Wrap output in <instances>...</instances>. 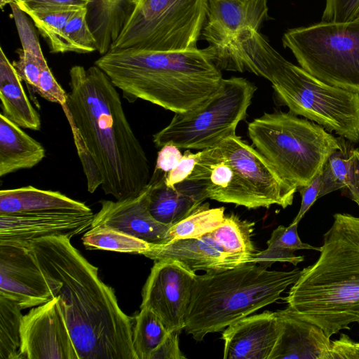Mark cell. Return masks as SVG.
I'll return each mask as SVG.
<instances>
[{"mask_svg":"<svg viewBox=\"0 0 359 359\" xmlns=\"http://www.w3.org/2000/svg\"><path fill=\"white\" fill-rule=\"evenodd\" d=\"M20 8L32 20L40 34L47 41L51 53H67L63 39L64 28L69 18L80 8L60 6Z\"/></svg>","mask_w":359,"mask_h":359,"instance_id":"cell-28","label":"cell"},{"mask_svg":"<svg viewBox=\"0 0 359 359\" xmlns=\"http://www.w3.org/2000/svg\"><path fill=\"white\" fill-rule=\"evenodd\" d=\"M36 93L43 99L60 105L66 102L67 93L57 83L47 63L42 68Z\"/></svg>","mask_w":359,"mask_h":359,"instance_id":"cell-38","label":"cell"},{"mask_svg":"<svg viewBox=\"0 0 359 359\" xmlns=\"http://www.w3.org/2000/svg\"><path fill=\"white\" fill-rule=\"evenodd\" d=\"M182 156L177 147L173 144H165L161 147L158 152L154 170L168 173L177 165Z\"/></svg>","mask_w":359,"mask_h":359,"instance_id":"cell-43","label":"cell"},{"mask_svg":"<svg viewBox=\"0 0 359 359\" xmlns=\"http://www.w3.org/2000/svg\"><path fill=\"white\" fill-rule=\"evenodd\" d=\"M88 250H104L121 253L142 255L151 244L115 229L96 226L82 236Z\"/></svg>","mask_w":359,"mask_h":359,"instance_id":"cell-29","label":"cell"},{"mask_svg":"<svg viewBox=\"0 0 359 359\" xmlns=\"http://www.w3.org/2000/svg\"><path fill=\"white\" fill-rule=\"evenodd\" d=\"M69 79L70 90L61 106L88 191L100 187L117 201L137 196L150 181V166L116 87L96 65H74Z\"/></svg>","mask_w":359,"mask_h":359,"instance_id":"cell-1","label":"cell"},{"mask_svg":"<svg viewBox=\"0 0 359 359\" xmlns=\"http://www.w3.org/2000/svg\"><path fill=\"white\" fill-rule=\"evenodd\" d=\"M350 168L346 188L351 199L359 206V150L351 149Z\"/></svg>","mask_w":359,"mask_h":359,"instance_id":"cell-45","label":"cell"},{"mask_svg":"<svg viewBox=\"0 0 359 359\" xmlns=\"http://www.w3.org/2000/svg\"><path fill=\"white\" fill-rule=\"evenodd\" d=\"M19 304L0 295V359H18L23 315Z\"/></svg>","mask_w":359,"mask_h":359,"instance_id":"cell-32","label":"cell"},{"mask_svg":"<svg viewBox=\"0 0 359 359\" xmlns=\"http://www.w3.org/2000/svg\"><path fill=\"white\" fill-rule=\"evenodd\" d=\"M331 359H359V342L341 334L339 339L332 341Z\"/></svg>","mask_w":359,"mask_h":359,"instance_id":"cell-44","label":"cell"},{"mask_svg":"<svg viewBox=\"0 0 359 359\" xmlns=\"http://www.w3.org/2000/svg\"><path fill=\"white\" fill-rule=\"evenodd\" d=\"M165 175L154 170L151 176L149 210L156 221L171 226L196 211L208 198L203 183L186 180L169 187Z\"/></svg>","mask_w":359,"mask_h":359,"instance_id":"cell-20","label":"cell"},{"mask_svg":"<svg viewBox=\"0 0 359 359\" xmlns=\"http://www.w3.org/2000/svg\"><path fill=\"white\" fill-rule=\"evenodd\" d=\"M353 19L359 20V10L358 11L355 15L354 16V18L352 20H353Z\"/></svg>","mask_w":359,"mask_h":359,"instance_id":"cell-46","label":"cell"},{"mask_svg":"<svg viewBox=\"0 0 359 359\" xmlns=\"http://www.w3.org/2000/svg\"><path fill=\"white\" fill-rule=\"evenodd\" d=\"M46 156L43 146L0 114V177L32 168Z\"/></svg>","mask_w":359,"mask_h":359,"instance_id":"cell-23","label":"cell"},{"mask_svg":"<svg viewBox=\"0 0 359 359\" xmlns=\"http://www.w3.org/2000/svg\"><path fill=\"white\" fill-rule=\"evenodd\" d=\"M318 260L302 270L284 300L330 338L359 324V217L336 213Z\"/></svg>","mask_w":359,"mask_h":359,"instance_id":"cell-4","label":"cell"},{"mask_svg":"<svg viewBox=\"0 0 359 359\" xmlns=\"http://www.w3.org/2000/svg\"><path fill=\"white\" fill-rule=\"evenodd\" d=\"M57 297L79 359H137L133 345L135 319L120 308L98 269L66 237H48L28 246Z\"/></svg>","mask_w":359,"mask_h":359,"instance_id":"cell-2","label":"cell"},{"mask_svg":"<svg viewBox=\"0 0 359 359\" xmlns=\"http://www.w3.org/2000/svg\"><path fill=\"white\" fill-rule=\"evenodd\" d=\"M22 79L0 48V100L2 114L22 128L39 130L41 118L30 103L22 85Z\"/></svg>","mask_w":359,"mask_h":359,"instance_id":"cell-24","label":"cell"},{"mask_svg":"<svg viewBox=\"0 0 359 359\" xmlns=\"http://www.w3.org/2000/svg\"><path fill=\"white\" fill-rule=\"evenodd\" d=\"M264 78L289 111L359 143V93L319 80L287 61L271 46L265 56Z\"/></svg>","mask_w":359,"mask_h":359,"instance_id":"cell-7","label":"cell"},{"mask_svg":"<svg viewBox=\"0 0 359 359\" xmlns=\"http://www.w3.org/2000/svg\"><path fill=\"white\" fill-rule=\"evenodd\" d=\"M207 9L208 0H144L136 5L110 50L178 51L196 48Z\"/></svg>","mask_w":359,"mask_h":359,"instance_id":"cell-10","label":"cell"},{"mask_svg":"<svg viewBox=\"0 0 359 359\" xmlns=\"http://www.w3.org/2000/svg\"><path fill=\"white\" fill-rule=\"evenodd\" d=\"M294 252L287 248L268 246L266 250L255 253L250 263L257 264L267 269L276 262H289L296 266L304 261V257L296 255Z\"/></svg>","mask_w":359,"mask_h":359,"instance_id":"cell-36","label":"cell"},{"mask_svg":"<svg viewBox=\"0 0 359 359\" xmlns=\"http://www.w3.org/2000/svg\"><path fill=\"white\" fill-rule=\"evenodd\" d=\"M254 226L255 222L242 220L236 215H225L217 229L201 238L240 266L250 263L255 253L252 241Z\"/></svg>","mask_w":359,"mask_h":359,"instance_id":"cell-26","label":"cell"},{"mask_svg":"<svg viewBox=\"0 0 359 359\" xmlns=\"http://www.w3.org/2000/svg\"><path fill=\"white\" fill-rule=\"evenodd\" d=\"M94 214L0 215V244L27 247L36 239H71L91 228Z\"/></svg>","mask_w":359,"mask_h":359,"instance_id":"cell-16","label":"cell"},{"mask_svg":"<svg viewBox=\"0 0 359 359\" xmlns=\"http://www.w3.org/2000/svg\"><path fill=\"white\" fill-rule=\"evenodd\" d=\"M300 67L319 80L359 93V20L320 21L288 29L282 39Z\"/></svg>","mask_w":359,"mask_h":359,"instance_id":"cell-8","label":"cell"},{"mask_svg":"<svg viewBox=\"0 0 359 359\" xmlns=\"http://www.w3.org/2000/svg\"><path fill=\"white\" fill-rule=\"evenodd\" d=\"M280 332L276 311L245 316L223 331V358L270 359Z\"/></svg>","mask_w":359,"mask_h":359,"instance_id":"cell-17","label":"cell"},{"mask_svg":"<svg viewBox=\"0 0 359 359\" xmlns=\"http://www.w3.org/2000/svg\"><path fill=\"white\" fill-rule=\"evenodd\" d=\"M358 10L359 0H325L322 21H349Z\"/></svg>","mask_w":359,"mask_h":359,"instance_id":"cell-37","label":"cell"},{"mask_svg":"<svg viewBox=\"0 0 359 359\" xmlns=\"http://www.w3.org/2000/svg\"><path fill=\"white\" fill-rule=\"evenodd\" d=\"M302 270H268L244 264L219 272L197 275L184 318V330L196 341L219 332L281 298Z\"/></svg>","mask_w":359,"mask_h":359,"instance_id":"cell-5","label":"cell"},{"mask_svg":"<svg viewBox=\"0 0 359 359\" xmlns=\"http://www.w3.org/2000/svg\"><path fill=\"white\" fill-rule=\"evenodd\" d=\"M200 155L201 151L194 154L190 151V149H187L177 165L168 173H165V184L169 187H174L186 180L192 173Z\"/></svg>","mask_w":359,"mask_h":359,"instance_id":"cell-39","label":"cell"},{"mask_svg":"<svg viewBox=\"0 0 359 359\" xmlns=\"http://www.w3.org/2000/svg\"><path fill=\"white\" fill-rule=\"evenodd\" d=\"M297 223L292 222L285 227L283 225L278 226L271 233V238L267 241V246L280 247L292 250H320V247H315L308 243H303L297 233Z\"/></svg>","mask_w":359,"mask_h":359,"instance_id":"cell-35","label":"cell"},{"mask_svg":"<svg viewBox=\"0 0 359 359\" xmlns=\"http://www.w3.org/2000/svg\"><path fill=\"white\" fill-rule=\"evenodd\" d=\"M93 0H1V7L11 3L20 8H36L39 7L74 6L84 8L89 6Z\"/></svg>","mask_w":359,"mask_h":359,"instance_id":"cell-40","label":"cell"},{"mask_svg":"<svg viewBox=\"0 0 359 359\" xmlns=\"http://www.w3.org/2000/svg\"><path fill=\"white\" fill-rule=\"evenodd\" d=\"M350 152L344 144L327 159L321 171V186L318 198L346 187L350 168Z\"/></svg>","mask_w":359,"mask_h":359,"instance_id":"cell-34","label":"cell"},{"mask_svg":"<svg viewBox=\"0 0 359 359\" xmlns=\"http://www.w3.org/2000/svg\"><path fill=\"white\" fill-rule=\"evenodd\" d=\"M87 14V7L80 8L67 20L63 31L67 53L97 51L96 41L88 22Z\"/></svg>","mask_w":359,"mask_h":359,"instance_id":"cell-33","label":"cell"},{"mask_svg":"<svg viewBox=\"0 0 359 359\" xmlns=\"http://www.w3.org/2000/svg\"><path fill=\"white\" fill-rule=\"evenodd\" d=\"M224 217V207L210 208L208 203H202L193 213L171 226L168 237L170 241L201 238L217 229Z\"/></svg>","mask_w":359,"mask_h":359,"instance_id":"cell-31","label":"cell"},{"mask_svg":"<svg viewBox=\"0 0 359 359\" xmlns=\"http://www.w3.org/2000/svg\"><path fill=\"white\" fill-rule=\"evenodd\" d=\"M151 187L149 182L136 197L116 201L102 200L101 208L94 215L91 227L109 226L153 245L168 243L170 226L156 221L149 210Z\"/></svg>","mask_w":359,"mask_h":359,"instance_id":"cell-15","label":"cell"},{"mask_svg":"<svg viewBox=\"0 0 359 359\" xmlns=\"http://www.w3.org/2000/svg\"><path fill=\"white\" fill-rule=\"evenodd\" d=\"M212 150L229 166L231 180L215 201L248 209L292 204L297 188L285 182L269 162L253 147L236 134Z\"/></svg>","mask_w":359,"mask_h":359,"instance_id":"cell-11","label":"cell"},{"mask_svg":"<svg viewBox=\"0 0 359 359\" xmlns=\"http://www.w3.org/2000/svg\"><path fill=\"white\" fill-rule=\"evenodd\" d=\"M142 255L154 261L176 259L195 272H219L238 266L223 252L201 238L178 239L164 244H151Z\"/></svg>","mask_w":359,"mask_h":359,"instance_id":"cell-22","label":"cell"},{"mask_svg":"<svg viewBox=\"0 0 359 359\" xmlns=\"http://www.w3.org/2000/svg\"><path fill=\"white\" fill-rule=\"evenodd\" d=\"M322 171V170H321ZM321 186V172H319L312 181L306 186L298 188L302 196L300 209L293 220V223L300 222L305 213L310 209L311 205L318 198Z\"/></svg>","mask_w":359,"mask_h":359,"instance_id":"cell-41","label":"cell"},{"mask_svg":"<svg viewBox=\"0 0 359 359\" xmlns=\"http://www.w3.org/2000/svg\"><path fill=\"white\" fill-rule=\"evenodd\" d=\"M136 0H93L87 19L95 36L97 51L107 53L131 17Z\"/></svg>","mask_w":359,"mask_h":359,"instance_id":"cell-25","label":"cell"},{"mask_svg":"<svg viewBox=\"0 0 359 359\" xmlns=\"http://www.w3.org/2000/svg\"><path fill=\"white\" fill-rule=\"evenodd\" d=\"M22 49L18 50L19 59L13 62L22 80L36 93L43 67L47 63L41 49L33 23L28 20L16 25Z\"/></svg>","mask_w":359,"mask_h":359,"instance_id":"cell-27","label":"cell"},{"mask_svg":"<svg viewBox=\"0 0 359 359\" xmlns=\"http://www.w3.org/2000/svg\"><path fill=\"white\" fill-rule=\"evenodd\" d=\"M0 295L16 302L22 309L53 299L43 273L29 248L0 244Z\"/></svg>","mask_w":359,"mask_h":359,"instance_id":"cell-14","label":"cell"},{"mask_svg":"<svg viewBox=\"0 0 359 359\" xmlns=\"http://www.w3.org/2000/svg\"><path fill=\"white\" fill-rule=\"evenodd\" d=\"M134 319V351L137 359H151L169 332L159 318L147 308H140Z\"/></svg>","mask_w":359,"mask_h":359,"instance_id":"cell-30","label":"cell"},{"mask_svg":"<svg viewBox=\"0 0 359 359\" xmlns=\"http://www.w3.org/2000/svg\"><path fill=\"white\" fill-rule=\"evenodd\" d=\"M257 90L243 77L224 79L217 93L197 108L175 113L170 123L153 135L157 147L173 144L179 149L204 150L235 135L245 118Z\"/></svg>","mask_w":359,"mask_h":359,"instance_id":"cell-9","label":"cell"},{"mask_svg":"<svg viewBox=\"0 0 359 359\" xmlns=\"http://www.w3.org/2000/svg\"><path fill=\"white\" fill-rule=\"evenodd\" d=\"M248 134L280 177L297 189L309 184L344 145L324 127L290 111L264 113L248 124Z\"/></svg>","mask_w":359,"mask_h":359,"instance_id":"cell-6","label":"cell"},{"mask_svg":"<svg viewBox=\"0 0 359 359\" xmlns=\"http://www.w3.org/2000/svg\"><path fill=\"white\" fill-rule=\"evenodd\" d=\"M144 0H136V2H137V4L141 3L142 1H143Z\"/></svg>","mask_w":359,"mask_h":359,"instance_id":"cell-47","label":"cell"},{"mask_svg":"<svg viewBox=\"0 0 359 359\" xmlns=\"http://www.w3.org/2000/svg\"><path fill=\"white\" fill-rule=\"evenodd\" d=\"M95 65L128 102L140 99L175 113L203 104L217 93L224 79L209 47L178 51L109 50Z\"/></svg>","mask_w":359,"mask_h":359,"instance_id":"cell-3","label":"cell"},{"mask_svg":"<svg viewBox=\"0 0 359 359\" xmlns=\"http://www.w3.org/2000/svg\"><path fill=\"white\" fill-rule=\"evenodd\" d=\"M268 0H208L202 31L212 47H220L245 29L258 31L268 17Z\"/></svg>","mask_w":359,"mask_h":359,"instance_id":"cell-18","label":"cell"},{"mask_svg":"<svg viewBox=\"0 0 359 359\" xmlns=\"http://www.w3.org/2000/svg\"><path fill=\"white\" fill-rule=\"evenodd\" d=\"M196 276L178 260L155 261L142 290L140 308L152 311L168 332H182Z\"/></svg>","mask_w":359,"mask_h":359,"instance_id":"cell-12","label":"cell"},{"mask_svg":"<svg viewBox=\"0 0 359 359\" xmlns=\"http://www.w3.org/2000/svg\"><path fill=\"white\" fill-rule=\"evenodd\" d=\"M90 215L91 209L59 191L32 186L0 191V215Z\"/></svg>","mask_w":359,"mask_h":359,"instance_id":"cell-21","label":"cell"},{"mask_svg":"<svg viewBox=\"0 0 359 359\" xmlns=\"http://www.w3.org/2000/svg\"><path fill=\"white\" fill-rule=\"evenodd\" d=\"M18 359H79L57 297L23 316Z\"/></svg>","mask_w":359,"mask_h":359,"instance_id":"cell-13","label":"cell"},{"mask_svg":"<svg viewBox=\"0 0 359 359\" xmlns=\"http://www.w3.org/2000/svg\"><path fill=\"white\" fill-rule=\"evenodd\" d=\"M280 332L270 359H331L332 341L287 306L276 311Z\"/></svg>","mask_w":359,"mask_h":359,"instance_id":"cell-19","label":"cell"},{"mask_svg":"<svg viewBox=\"0 0 359 359\" xmlns=\"http://www.w3.org/2000/svg\"><path fill=\"white\" fill-rule=\"evenodd\" d=\"M180 333L178 331L169 332L158 348L154 352L151 359L186 358L179 346Z\"/></svg>","mask_w":359,"mask_h":359,"instance_id":"cell-42","label":"cell"}]
</instances>
